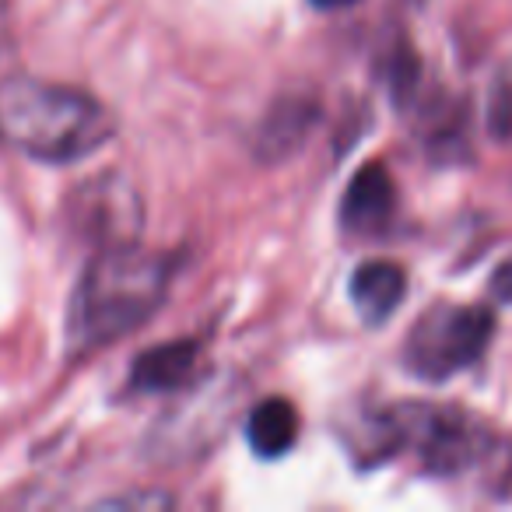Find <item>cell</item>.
<instances>
[{
	"instance_id": "52a82bcc",
	"label": "cell",
	"mask_w": 512,
	"mask_h": 512,
	"mask_svg": "<svg viewBox=\"0 0 512 512\" xmlns=\"http://www.w3.org/2000/svg\"><path fill=\"white\" fill-rule=\"evenodd\" d=\"M407 278L397 264L390 260H372V264H362L355 274H351V306L362 316L369 327H379L386 323L397 306L404 302L407 292Z\"/></svg>"
},
{
	"instance_id": "6da1fadb",
	"label": "cell",
	"mask_w": 512,
	"mask_h": 512,
	"mask_svg": "<svg viewBox=\"0 0 512 512\" xmlns=\"http://www.w3.org/2000/svg\"><path fill=\"white\" fill-rule=\"evenodd\" d=\"M351 446L365 467L390 460L400 449H411L421 470L442 477V481L488 470L491 463H509L505 442L481 418L460 411V407L435 404H404L372 411L351 432Z\"/></svg>"
},
{
	"instance_id": "30bf717a",
	"label": "cell",
	"mask_w": 512,
	"mask_h": 512,
	"mask_svg": "<svg viewBox=\"0 0 512 512\" xmlns=\"http://www.w3.org/2000/svg\"><path fill=\"white\" fill-rule=\"evenodd\" d=\"M488 123L495 130V137H512V64L502 71V78L495 81V92H491L488 106Z\"/></svg>"
},
{
	"instance_id": "7c38bea8",
	"label": "cell",
	"mask_w": 512,
	"mask_h": 512,
	"mask_svg": "<svg viewBox=\"0 0 512 512\" xmlns=\"http://www.w3.org/2000/svg\"><path fill=\"white\" fill-rule=\"evenodd\" d=\"M106 505H169V498H158V495H141V498H113Z\"/></svg>"
},
{
	"instance_id": "7a4b0ae2",
	"label": "cell",
	"mask_w": 512,
	"mask_h": 512,
	"mask_svg": "<svg viewBox=\"0 0 512 512\" xmlns=\"http://www.w3.org/2000/svg\"><path fill=\"white\" fill-rule=\"evenodd\" d=\"M172 281V260L162 253L123 242L99 249L85 267L67 309L71 351H99L134 334L165 302Z\"/></svg>"
},
{
	"instance_id": "277c9868",
	"label": "cell",
	"mask_w": 512,
	"mask_h": 512,
	"mask_svg": "<svg viewBox=\"0 0 512 512\" xmlns=\"http://www.w3.org/2000/svg\"><path fill=\"white\" fill-rule=\"evenodd\" d=\"M495 337V313L488 306H432L418 316L404 344L411 376L446 383L456 372L484 358Z\"/></svg>"
},
{
	"instance_id": "9c48e42d",
	"label": "cell",
	"mask_w": 512,
	"mask_h": 512,
	"mask_svg": "<svg viewBox=\"0 0 512 512\" xmlns=\"http://www.w3.org/2000/svg\"><path fill=\"white\" fill-rule=\"evenodd\" d=\"M246 442L260 460H278L299 442V411L292 400L267 397L246 421Z\"/></svg>"
},
{
	"instance_id": "8992f818",
	"label": "cell",
	"mask_w": 512,
	"mask_h": 512,
	"mask_svg": "<svg viewBox=\"0 0 512 512\" xmlns=\"http://www.w3.org/2000/svg\"><path fill=\"white\" fill-rule=\"evenodd\" d=\"M397 211V186L383 162H369L355 172L341 200V225L355 235H372Z\"/></svg>"
},
{
	"instance_id": "3957f363",
	"label": "cell",
	"mask_w": 512,
	"mask_h": 512,
	"mask_svg": "<svg viewBox=\"0 0 512 512\" xmlns=\"http://www.w3.org/2000/svg\"><path fill=\"white\" fill-rule=\"evenodd\" d=\"M116 123L95 95L39 78L0 81V141L39 162L67 165L95 155Z\"/></svg>"
},
{
	"instance_id": "ba28073f",
	"label": "cell",
	"mask_w": 512,
	"mask_h": 512,
	"mask_svg": "<svg viewBox=\"0 0 512 512\" xmlns=\"http://www.w3.org/2000/svg\"><path fill=\"white\" fill-rule=\"evenodd\" d=\"M197 358H200L197 341L158 344V348L137 355L134 369H130V386L137 393H172L190 383L193 369H197Z\"/></svg>"
},
{
	"instance_id": "8fae6325",
	"label": "cell",
	"mask_w": 512,
	"mask_h": 512,
	"mask_svg": "<svg viewBox=\"0 0 512 512\" xmlns=\"http://www.w3.org/2000/svg\"><path fill=\"white\" fill-rule=\"evenodd\" d=\"M491 295H495L498 302H512V256L491 274Z\"/></svg>"
},
{
	"instance_id": "5b68a950",
	"label": "cell",
	"mask_w": 512,
	"mask_h": 512,
	"mask_svg": "<svg viewBox=\"0 0 512 512\" xmlns=\"http://www.w3.org/2000/svg\"><path fill=\"white\" fill-rule=\"evenodd\" d=\"M67 214L78 235L95 242L99 249L134 242L141 232V197L120 172H106L99 179H88L67 200Z\"/></svg>"
},
{
	"instance_id": "4fadbf2b",
	"label": "cell",
	"mask_w": 512,
	"mask_h": 512,
	"mask_svg": "<svg viewBox=\"0 0 512 512\" xmlns=\"http://www.w3.org/2000/svg\"><path fill=\"white\" fill-rule=\"evenodd\" d=\"M351 4H358V0H313V8H320V11H337V8H351Z\"/></svg>"
}]
</instances>
